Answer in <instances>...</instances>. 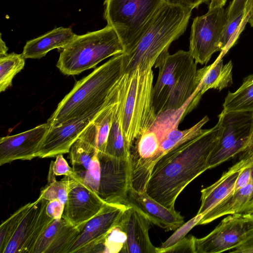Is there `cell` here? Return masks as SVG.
Instances as JSON below:
<instances>
[{"label": "cell", "instance_id": "obj_14", "mask_svg": "<svg viewBox=\"0 0 253 253\" xmlns=\"http://www.w3.org/2000/svg\"><path fill=\"white\" fill-rule=\"evenodd\" d=\"M69 177V191L62 216L78 227L98 213L106 203L76 173Z\"/></svg>", "mask_w": 253, "mask_h": 253}, {"label": "cell", "instance_id": "obj_11", "mask_svg": "<svg viewBox=\"0 0 253 253\" xmlns=\"http://www.w3.org/2000/svg\"><path fill=\"white\" fill-rule=\"evenodd\" d=\"M193 61L190 52L183 50L170 54L168 48L158 56L154 66L159 69V74L153 88V106L156 115L163 111L173 85Z\"/></svg>", "mask_w": 253, "mask_h": 253}, {"label": "cell", "instance_id": "obj_22", "mask_svg": "<svg viewBox=\"0 0 253 253\" xmlns=\"http://www.w3.org/2000/svg\"><path fill=\"white\" fill-rule=\"evenodd\" d=\"M75 36L70 27L55 28L40 37L28 41L22 53L25 59H41L49 51L65 46Z\"/></svg>", "mask_w": 253, "mask_h": 253}, {"label": "cell", "instance_id": "obj_13", "mask_svg": "<svg viewBox=\"0 0 253 253\" xmlns=\"http://www.w3.org/2000/svg\"><path fill=\"white\" fill-rule=\"evenodd\" d=\"M101 176L98 196L108 204H124L130 186L129 160L98 155Z\"/></svg>", "mask_w": 253, "mask_h": 253}, {"label": "cell", "instance_id": "obj_25", "mask_svg": "<svg viewBox=\"0 0 253 253\" xmlns=\"http://www.w3.org/2000/svg\"><path fill=\"white\" fill-rule=\"evenodd\" d=\"M197 64L195 61H192L175 83L163 111L177 110L185 105L193 96L197 88Z\"/></svg>", "mask_w": 253, "mask_h": 253}, {"label": "cell", "instance_id": "obj_41", "mask_svg": "<svg viewBox=\"0 0 253 253\" xmlns=\"http://www.w3.org/2000/svg\"><path fill=\"white\" fill-rule=\"evenodd\" d=\"M230 253H253V234L242 244L229 251Z\"/></svg>", "mask_w": 253, "mask_h": 253}, {"label": "cell", "instance_id": "obj_4", "mask_svg": "<svg viewBox=\"0 0 253 253\" xmlns=\"http://www.w3.org/2000/svg\"><path fill=\"white\" fill-rule=\"evenodd\" d=\"M153 65L137 66L120 79L122 131L130 151L138 137L149 130L156 114L153 106Z\"/></svg>", "mask_w": 253, "mask_h": 253}, {"label": "cell", "instance_id": "obj_10", "mask_svg": "<svg viewBox=\"0 0 253 253\" xmlns=\"http://www.w3.org/2000/svg\"><path fill=\"white\" fill-rule=\"evenodd\" d=\"M128 206L105 203L92 218L78 228L80 232L68 253H95L112 229L116 226Z\"/></svg>", "mask_w": 253, "mask_h": 253}, {"label": "cell", "instance_id": "obj_45", "mask_svg": "<svg viewBox=\"0 0 253 253\" xmlns=\"http://www.w3.org/2000/svg\"><path fill=\"white\" fill-rule=\"evenodd\" d=\"M251 146H253V133L250 147Z\"/></svg>", "mask_w": 253, "mask_h": 253}, {"label": "cell", "instance_id": "obj_24", "mask_svg": "<svg viewBox=\"0 0 253 253\" xmlns=\"http://www.w3.org/2000/svg\"><path fill=\"white\" fill-rule=\"evenodd\" d=\"M232 68L231 61L223 65L222 58L218 57L210 65L197 70L196 82L198 93L202 96L210 89L220 91L230 86L233 84Z\"/></svg>", "mask_w": 253, "mask_h": 253}, {"label": "cell", "instance_id": "obj_39", "mask_svg": "<svg viewBox=\"0 0 253 253\" xmlns=\"http://www.w3.org/2000/svg\"><path fill=\"white\" fill-rule=\"evenodd\" d=\"M65 204L58 200L48 201L46 207V212L54 219L61 218L63 214Z\"/></svg>", "mask_w": 253, "mask_h": 253}, {"label": "cell", "instance_id": "obj_36", "mask_svg": "<svg viewBox=\"0 0 253 253\" xmlns=\"http://www.w3.org/2000/svg\"><path fill=\"white\" fill-rule=\"evenodd\" d=\"M55 161H52L50 164L53 171L56 176H72L76 173L72 167L68 165L63 155H57Z\"/></svg>", "mask_w": 253, "mask_h": 253}, {"label": "cell", "instance_id": "obj_6", "mask_svg": "<svg viewBox=\"0 0 253 253\" xmlns=\"http://www.w3.org/2000/svg\"><path fill=\"white\" fill-rule=\"evenodd\" d=\"M164 0H105L104 18L116 31L125 53L135 45Z\"/></svg>", "mask_w": 253, "mask_h": 253}, {"label": "cell", "instance_id": "obj_5", "mask_svg": "<svg viewBox=\"0 0 253 253\" xmlns=\"http://www.w3.org/2000/svg\"><path fill=\"white\" fill-rule=\"evenodd\" d=\"M60 51L56 67L66 75H77L94 68L104 59L125 53L115 30L110 25L77 35Z\"/></svg>", "mask_w": 253, "mask_h": 253}, {"label": "cell", "instance_id": "obj_26", "mask_svg": "<svg viewBox=\"0 0 253 253\" xmlns=\"http://www.w3.org/2000/svg\"><path fill=\"white\" fill-rule=\"evenodd\" d=\"M121 113L122 104L119 80L118 97L114 109L111 126L104 154L114 158L130 160V152L127 146L122 131Z\"/></svg>", "mask_w": 253, "mask_h": 253}, {"label": "cell", "instance_id": "obj_40", "mask_svg": "<svg viewBox=\"0 0 253 253\" xmlns=\"http://www.w3.org/2000/svg\"><path fill=\"white\" fill-rule=\"evenodd\" d=\"M165 2L174 5H178L185 7L197 8L203 3H208L210 0H164Z\"/></svg>", "mask_w": 253, "mask_h": 253}, {"label": "cell", "instance_id": "obj_1", "mask_svg": "<svg viewBox=\"0 0 253 253\" xmlns=\"http://www.w3.org/2000/svg\"><path fill=\"white\" fill-rule=\"evenodd\" d=\"M222 131L220 123L206 129L200 135L172 148L155 164L145 192L170 210H175L176 200L194 179L209 169L211 154Z\"/></svg>", "mask_w": 253, "mask_h": 253}, {"label": "cell", "instance_id": "obj_15", "mask_svg": "<svg viewBox=\"0 0 253 253\" xmlns=\"http://www.w3.org/2000/svg\"><path fill=\"white\" fill-rule=\"evenodd\" d=\"M103 107L84 117L68 121L56 126H49L39 146L37 157L51 158L69 153L73 144Z\"/></svg>", "mask_w": 253, "mask_h": 253}, {"label": "cell", "instance_id": "obj_12", "mask_svg": "<svg viewBox=\"0 0 253 253\" xmlns=\"http://www.w3.org/2000/svg\"><path fill=\"white\" fill-rule=\"evenodd\" d=\"M48 201L39 197L32 203L3 253H32L40 235L54 220L46 212Z\"/></svg>", "mask_w": 253, "mask_h": 253}, {"label": "cell", "instance_id": "obj_30", "mask_svg": "<svg viewBox=\"0 0 253 253\" xmlns=\"http://www.w3.org/2000/svg\"><path fill=\"white\" fill-rule=\"evenodd\" d=\"M29 203L17 210L0 226V252L3 253L8 242L14 235L23 217L30 208Z\"/></svg>", "mask_w": 253, "mask_h": 253}, {"label": "cell", "instance_id": "obj_19", "mask_svg": "<svg viewBox=\"0 0 253 253\" xmlns=\"http://www.w3.org/2000/svg\"><path fill=\"white\" fill-rule=\"evenodd\" d=\"M253 158V146L241 153L239 161L224 172L214 183L201 191V206L197 214L204 215L232 193L242 169Z\"/></svg>", "mask_w": 253, "mask_h": 253}, {"label": "cell", "instance_id": "obj_37", "mask_svg": "<svg viewBox=\"0 0 253 253\" xmlns=\"http://www.w3.org/2000/svg\"><path fill=\"white\" fill-rule=\"evenodd\" d=\"M194 236L190 235L184 237L172 247L166 250L163 253H195Z\"/></svg>", "mask_w": 253, "mask_h": 253}, {"label": "cell", "instance_id": "obj_7", "mask_svg": "<svg viewBox=\"0 0 253 253\" xmlns=\"http://www.w3.org/2000/svg\"><path fill=\"white\" fill-rule=\"evenodd\" d=\"M218 119L222 131L209 158V169L245 151L250 147L253 133V111L222 110Z\"/></svg>", "mask_w": 253, "mask_h": 253}, {"label": "cell", "instance_id": "obj_23", "mask_svg": "<svg viewBox=\"0 0 253 253\" xmlns=\"http://www.w3.org/2000/svg\"><path fill=\"white\" fill-rule=\"evenodd\" d=\"M69 154L73 169L84 179L90 162L98 154L97 130L93 121L73 144Z\"/></svg>", "mask_w": 253, "mask_h": 253}, {"label": "cell", "instance_id": "obj_42", "mask_svg": "<svg viewBox=\"0 0 253 253\" xmlns=\"http://www.w3.org/2000/svg\"><path fill=\"white\" fill-rule=\"evenodd\" d=\"M245 12L246 14L248 13L247 23L251 27H253V0H247Z\"/></svg>", "mask_w": 253, "mask_h": 253}, {"label": "cell", "instance_id": "obj_3", "mask_svg": "<svg viewBox=\"0 0 253 253\" xmlns=\"http://www.w3.org/2000/svg\"><path fill=\"white\" fill-rule=\"evenodd\" d=\"M193 9L164 2L134 47L124 53L123 74L137 66L154 65L160 54L184 33Z\"/></svg>", "mask_w": 253, "mask_h": 253}, {"label": "cell", "instance_id": "obj_28", "mask_svg": "<svg viewBox=\"0 0 253 253\" xmlns=\"http://www.w3.org/2000/svg\"><path fill=\"white\" fill-rule=\"evenodd\" d=\"M25 58L22 53L14 52L0 57V92L12 85L15 76L24 67Z\"/></svg>", "mask_w": 253, "mask_h": 253}, {"label": "cell", "instance_id": "obj_8", "mask_svg": "<svg viewBox=\"0 0 253 253\" xmlns=\"http://www.w3.org/2000/svg\"><path fill=\"white\" fill-rule=\"evenodd\" d=\"M253 234V213L228 214L207 236H194L195 253L230 251Z\"/></svg>", "mask_w": 253, "mask_h": 253}, {"label": "cell", "instance_id": "obj_29", "mask_svg": "<svg viewBox=\"0 0 253 253\" xmlns=\"http://www.w3.org/2000/svg\"><path fill=\"white\" fill-rule=\"evenodd\" d=\"M55 176L50 165L47 183L42 189L39 197L49 201L58 200L65 204L69 191L70 177L65 175L60 181H57Z\"/></svg>", "mask_w": 253, "mask_h": 253}, {"label": "cell", "instance_id": "obj_34", "mask_svg": "<svg viewBox=\"0 0 253 253\" xmlns=\"http://www.w3.org/2000/svg\"><path fill=\"white\" fill-rule=\"evenodd\" d=\"M245 11L232 21L227 22L220 35L219 48L221 51L218 57L222 58L231 46V40L233 35L241 24L245 21L246 16Z\"/></svg>", "mask_w": 253, "mask_h": 253}, {"label": "cell", "instance_id": "obj_20", "mask_svg": "<svg viewBox=\"0 0 253 253\" xmlns=\"http://www.w3.org/2000/svg\"><path fill=\"white\" fill-rule=\"evenodd\" d=\"M80 232L64 217L54 219L40 235L32 253H68Z\"/></svg>", "mask_w": 253, "mask_h": 253}, {"label": "cell", "instance_id": "obj_9", "mask_svg": "<svg viewBox=\"0 0 253 253\" xmlns=\"http://www.w3.org/2000/svg\"><path fill=\"white\" fill-rule=\"evenodd\" d=\"M227 22L223 7L209 9L205 14L194 18L189 51L197 64H206L214 53L220 51V35Z\"/></svg>", "mask_w": 253, "mask_h": 253}, {"label": "cell", "instance_id": "obj_27", "mask_svg": "<svg viewBox=\"0 0 253 253\" xmlns=\"http://www.w3.org/2000/svg\"><path fill=\"white\" fill-rule=\"evenodd\" d=\"M223 108L227 112L253 111V75L246 77L235 92L229 91Z\"/></svg>", "mask_w": 253, "mask_h": 253}, {"label": "cell", "instance_id": "obj_17", "mask_svg": "<svg viewBox=\"0 0 253 253\" xmlns=\"http://www.w3.org/2000/svg\"><path fill=\"white\" fill-rule=\"evenodd\" d=\"M151 222L137 208L128 206L119 225L126 235V241L121 253H157V247L149 236Z\"/></svg>", "mask_w": 253, "mask_h": 253}, {"label": "cell", "instance_id": "obj_35", "mask_svg": "<svg viewBox=\"0 0 253 253\" xmlns=\"http://www.w3.org/2000/svg\"><path fill=\"white\" fill-rule=\"evenodd\" d=\"M100 176L101 167L97 154L90 162L83 179L85 184L97 194L100 184Z\"/></svg>", "mask_w": 253, "mask_h": 253}, {"label": "cell", "instance_id": "obj_43", "mask_svg": "<svg viewBox=\"0 0 253 253\" xmlns=\"http://www.w3.org/2000/svg\"><path fill=\"white\" fill-rule=\"evenodd\" d=\"M227 0H210L209 9L221 7L225 5Z\"/></svg>", "mask_w": 253, "mask_h": 253}, {"label": "cell", "instance_id": "obj_44", "mask_svg": "<svg viewBox=\"0 0 253 253\" xmlns=\"http://www.w3.org/2000/svg\"><path fill=\"white\" fill-rule=\"evenodd\" d=\"M1 36V34L0 40V57L6 55L8 50V47L6 46L5 42L2 41Z\"/></svg>", "mask_w": 253, "mask_h": 253}, {"label": "cell", "instance_id": "obj_16", "mask_svg": "<svg viewBox=\"0 0 253 253\" xmlns=\"http://www.w3.org/2000/svg\"><path fill=\"white\" fill-rule=\"evenodd\" d=\"M46 123L0 139V166L15 160H31L37 157L39 146L48 128Z\"/></svg>", "mask_w": 253, "mask_h": 253}, {"label": "cell", "instance_id": "obj_32", "mask_svg": "<svg viewBox=\"0 0 253 253\" xmlns=\"http://www.w3.org/2000/svg\"><path fill=\"white\" fill-rule=\"evenodd\" d=\"M209 120L208 117L206 116L191 127L183 130H180L178 128L169 130L162 138L166 137L176 146L202 133L205 129L202 128Z\"/></svg>", "mask_w": 253, "mask_h": 253}, {"label": "cell", "instance_id": "obj_33", "mask_svg": "<svg viewBox=\"0 0 253 253\" xmlns=\"http://www.w3.org/2000/svg\"><path fill=\"white\" fill-rule=\"evenodd\" d=\"M203 216L204 215L202 214H197L195 216L177 228L160 247H157V253H163L166 250L172 247L182 240L194 227L198 225Z\"/></svg>", "mask_w": 253, "mask_h": 253}, {"label": "cell", "instance_id": "obj_38", "mask_svg": "<svg viewBox=\"0 0 253 253\" xmlns=\"http://www.w3.org/2000/svg\"><path fill=\"white\" fill-rule=\"evenodd\" d=\"M247 0H232L226 9L227 22L233 20L245 11Z\"/></svg>", "mask_w": 253, "mask_h": 253}, {"label": "cell", "instance_id": "obj_18", "mask_svg": "<svg viewBox=\"0 0 253 253\" xmlns=\"http://www.w3.org/2000/svg\"><path fill=\"white\" fill-rule=\"evenodd\" d=\"M140 211L152 224L166 231L175 230L184 223V217L175 210H170L150 197L129 187L124 203Z\"/></svg>", "mask_w": 253, "mask_h": 253}, {"label": "cell", "instance_id": "obj_31", "mask_svg": "<svg viewBox=\"0 0 253 253\" xmlns=\"http://www.w3.org/2000/svg\"><path fill=\"white\" fill-rule=\"evenodd\" d=\"M126 233L118 223L110 231L103 242L99 245L95 253H121L126 243Z\"/></svg>", "mask_w": 253, "mask_h": 253}, {"label": "cell", "instance_id": "obj_2", "mask_svg": "<svg viewBox=\"0 0 253 253\" xmlns=\"http://www.w3.org/2000/svg\"><path fill=\"white\" fill-rule=\"evenodd\" d=\"M124 53L112 56L77 82L47 120L49 126H56L101 110L123 74Z\"/></svg>", "mask_w": 253, "mask_h": 253}, {"label": "cell", "instance_id": "obj_21", "mask_svg": "<svg viewBox=\"0 0 253 253\" xmlns=\"http://www.w3.org/2000/svg\"><path fill=\"white\" fill-rule=\"evenodd\" d=\"M253 213V171L250 181L232 192L205 214L198 224H208L225 215Z\"/></svg>", "mask_w": 253, "mask_h": 253}]
</instances>
